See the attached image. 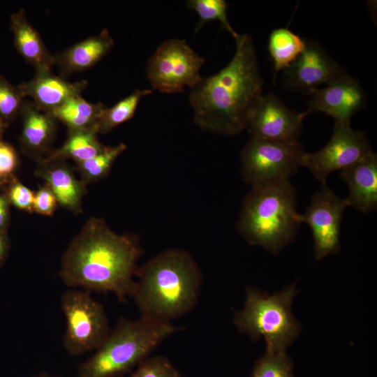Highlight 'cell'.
<instances>
[{
  "label": "cell",
  "mask_w": 377,
  "mask_h": 377,
  "mask_svg": "<svg viewBox=\"0 0 377 377\" xmlns=\"http://www.w3.org/2000/svg\"><path fill=\"white\" fill-rule=\"evenodd\" d=\"M205 59L184 40L162 43L149 59L147 77L151 87L162 93H179L194 87L201 79Z\"/></svg>",
  "instance_id": "9"
},
{
  "label": "cell",
  "mask_w": 377,
  "mask_h": 377,
  "mask_svg": "<svg viewBox=\"0 0 377 377\" xmlns=\"http://www.w3.org/2000/svg\"><path fill=\"white\" fill-rule=\"evenodd\" d=\"M87 82H71L51 71L36 72L34 77L19 85L24 97L32 98L33 103L47 112L60 106L68 99L81 96Z\"/></svg>",
  "instance_id": "15"
},
{
  "label": "cell",
  "mask_w": 377,
  "mask_h": 377,
  "mask_svg": "<svg viewBox=\"0 0 377 377\" xmlns=\"http://www.w3.org/2000/svg\"><path fill=\"white\" fill-rule=\"evenodd\" d=\"M189 9L194 10L199 17V22L195 29L198 31L206 23L219 21L221 26L232 36L237 38L239 36L231 27L227 17V3L224 0H190L187 1Z\"/></svg>",
  "instance_id": "26"
},
{
  "label": "cell",
  "mask_w": 377,
  "mask_h": 377,
  "mask_svg": "<svg viewBox=\"0 0 377 377\" xmlns=\"http://www.w3.org/2000/svg\"><path fill=\"white\" fill-rule=\"evenodd\" d=\"M17 165V156L9 144L0 142V177L7 179Z\"/></svg>",
  "instance_id": "32"
},
{
  "label": "cell",
  "mask_w": 377,
  "mask_h": 377,
  "mask_svg": "<svg viewBox=\"0 0 377 377\" xmlns=\"http://www.w3.org/2000/svg\"><path fill=\"white\" fill-rule=\"evenodd\" d=\"M24 98L19 87L11 84L0 73V119L6 125L20 114Z\"/></svg>",
  "instance_id": "28"
},
{
  "label": "cell",
  "mask_w": 377,
  "mask_h": 377,
  "mask_svg": "<svg viewBox=\"0 0 377 377\" xmlns=\"http://www.w3.org/2000/svg\"><path fill=\"white\" fill-rule=\"evenodd\" d=\"M297 293L296 282L272 295L248 286L244 308L235 313L233 323L253 341L263 337L267 351L286 353L302 331L291 310Z\"/></svg>",
  "instance_id": "6"
},
{
  "label": "cell",
  "mask_w": 377,
  "mask_h": 377,
  "mask_svg": "<svg viewBox=\"0 0 377 377\" xmlns=\"http://www.w3.org/2000/svg\"><path fill=\"white\" fill-rule=\"evenodd\" d=\"M235 42L231 61L190 89L193 121L210 133L226 135L241 133L263 95L264 81L251 36L239 35Z\"/></svg>",
  "instance_id": "2"
},
{
  "label": "cell",
  "mask_w": 377,
  "mask_h": 377,
  "mask_svg": "<svg viewBox=\"0 0 377 377\" xmlns=\"http://www.w3.org/2000/svg\"><path fill=\"white\" fill-rule=\"evenodd\" d=\"M347 184L348 206L367 214L377 208V155L373 151L360 161L341 170Z\"/></svg>",
  "instance_id": "16"
},
{
  "label": "cell",
  "mask_w": 377,
  "mask_h": 377,
  "mask_svg": "<svg viewBox=\"0 0 377 377\" xmlns=\"http://www.w3.org/2000/svg\"><path fill=\"white\" fill-rule=\"evenodd\" d=\"M296 206V190L290 179L253 186L244 199L238 232L250 245L277 255L296 237L301 223Z\"/></svg>",
  "instance_id": "4"
},
{
  "label": "cell",
  "mask_w": 377,
  "mask_h": 377,
  "mask_svg": "<svg viewBox=\"0 0 377 377\" xmlns=\"http://www.w3.org/2000/svg\"><path fill=\"white\" fill-rule=\"evenodd\" d=\"M310 96L306 115L321 112L335 121L350 122L351 117L366 103V94L360 82L346 74Z\"/></svg>",
  "instance_id": "14"
},
{
  "label": "cell",
  "mask_w": 377,
  "mask_h": 377,
  "mask_svg": "<svg viewBox=\"0 0 377 377\" xmlns=\"http://www.w3.org/2000/svg\"><path fill=\"white\" fill-rule=\"evenodd\" d=\"M130 377H181L171 362L162 355L146 358Z\"/></svg>",
  "instance_id": "29"
},
{
  "label": "cell",
  "mask_w": 377,
  "mask_h": 377,
  "mask_svg": "<svg viewBox=\"0 0 377 377\" xmlns=\"http://www.w3.org/2000/svg\"><path fill=\"white\" fill-rule=\"evenodd\" d=\"M7 181V179L0 177V187Z\"/></svg>",
  "instance_id": "37"
},
{
  "label": "cell",
  "mask_w": 377,
  "mask_h": 377,
  "mask_svg": "<svg viewBox=\"0 0 377 377\" xmlns=\"http://www.w3.org/2000/svg\"><path fill=\"white\" fill-rule=\"evenodd\" d=\"M32 377H63V376L50 375V374L47 372H40L39 374L34 375Z\"/></svg>",
  "instance_id": "35"
},
{
  "label": "cell",
  "mask_w": 377,
  "mask_h": 377,
  "mask_svg": "<svg viewBox=\"0 0 377 377\" xmlns=\"http://www.w3.org/2000/svg\"><path fill=\"white\" fill-rule=\"evenodd\" d=\"M284 71L286 84L308 95L347 74L322 45L309 40H305L304 50Z\"/></svg>",
  "instance_id": "13"
},
{
  "label": "cell",
  "mask_w": 377,
  "mask_h": 377,
  "mask_svg": "<svg viewBox=\"0 0 377 377\" xmlns=\"http://www.w3.org/2000/svg\"><path fill=\"white\" fill-rule=\"evenodd\" d=\"M305 40L287 28L274 29L269 37L268 50L275 71L287 68L302 52Z\"/></svg>",
  "instance_id": "23"
},
{
  "label": "cell",
  "mask_w": 377,
  "mask_h": 377,
  "mask_svg": "<svg viewBox=\"0 0 377 377\" xmlns=\"http://www.w3.org/2000/svg\"><path fill=\"white\" fill-rule=\"evenodd\" d=\"M306 116L305 112L290 110L276 95L268 94L260 97L246 128L252 138L295 142L301 136Z\"/></svg>",
  "instance_id": "12"
},
{
  "label": "cell",
  "mask_w": 377,
  "mask_h": 377,
  "mask_svg": "<svg viewBox=\"0 0 377 377\" xmlns=\"http://www.w3.org/2000/svg\"><path fill=\"white\" fill-rule=\"evenodd\" d=\"M132 297L141 316L170 322L195 305L202 274L193 258L179 249L165 250L138 267Z\"/></svg>",
  "instance_id": "3"
},
{
  "label": "cell",
  "mask_w": 377,
  "mask_h": 377,
  "mask_svg": "<svg viewBox=\"0 0 377 377\" xmlns=\"http://www.w3.org/2000/svg\"><path fill=\"white\" fill-rule=\"evenodd\" d=\"M151 93L149 89H135L110 108H105L97 122L98 133L105 134L131 119L142 96Z\"/></svg>",
  "instance_id": "24"
},
{
  "label": "cell",
  "mask_w": 377,
  "mask_h": 377,
  "mask_svg": "<svg viewBox=\"0 0 377 377\" xmlns=\"http://www.w3.org/2000/svg\"><path fill=\"white\" fill-rule=\"evenodd\" d=\"M10 27L15 48L35 68L36 72L51 71L55 64V56L49 52L23 9L11 15Z\"/></svg>",
  "instance_id": "19"
},
{
  "label": "cell",
  "mask_w": 377,
  "mask_h": 377,
  "mask_svg": "<svg viewBox=\"0 0 377 377\" xmlns=\"http://www.w3.org/2000/svg\"><path fill=\"white\" fill-rule=\"evenodd\" d=\"M171 322L141 316L121 318L94 354L82 362L77 377H117L138 365L163 341L178 331Z\"/></svg>",
  "instance_id": "5"
},
{
  "label": "cell",
  "mask_w": 377,
  "mask_h": 377,
  "mask_svg": "<svg viewBox=\"0 0 377 377\" xmlns=\"http://www.w3.org/2000/svg\"><path fill=\"white\" fill-rule=\"evenodd\" d=\"M114 45L107 29L75 44L55 56L63 74L82 71L91 68L103 59Z\"/></svg>",
  "instance_id": "20"
},
{
  "label": "cell",
  "mask_w": 377,
  "mask_h": 377,
  "mask_svg": "<svg viewBox=\"0 0 377 377\" xmlns=\"http://www.w3.org/2000/svg\"><path fill=\"white\" fill-rule=\"evenodd\" d=\"M10 249L7 231H0V267L6 260Z\"/></svg>",
  "instance_id": "34"
},
{
  "label": "cell",
  "mask_w": 377,
  "mask_h": 377,
  "mask_svg": "<svg viewBox=\"0 0 377 377\" xmlns=\"http://www.w3.org/2000/svg\"><path fill=\"white\" fill-rule=\"evenodd\" d=\"M141 252L137 237L116 233L91 217L66 249L59 276L67 286L112 293L122 302L133 294Z\"/></svg>",
  "instance_id": "1"
},
{
  "label": "cell",
  "mask_w": 377,
  "mask_h": 377,
  "mask_svg": "<svg viewBox=\"0 0 377 377\" xmlns=\"http://www.w3.org/2000/svg\"><path fill=\"white\" fill-rule=\"evenodd\" d=\"M126 149V145L124 143L114 146H103V149L92 158L77 163L82 180L87 184L106 177L116 159Z\"/></svg>",
  "instance_id": "25"
},
{
  "label": "cell",
  "mask_w": 377,
  "mask_h": 377,
  "mask_svg": "<svg viewBox=\"0 0 377 377\" xmlns=\"http://www.w3.org/2000/svg\"><path fill=\"white\" fill-rule=\"evenodd\" d=\"M6 126V124L0 119V142L1 140V138L3 133L4 127Z\"/></svg>",
  "instance_id": "36"
},
{
  "label": "cell",
  "mask_w": 377,
  "mask_h": 377,
  "mask_svg": "<svg viewBox=\"0 0 377 377\" xmlns=\"http://www.w3.org/2000/svg\"><path fill=\"white\" fill-rule=\"evenodd\" d=\"M84 289H69L61 297V308L66 322L63 346L72 356L96 350L110 330L104 306Z\"/></svg>",
  "instance_id": "7"
},
{
  "label": "cell",
  "mask_w": 377,
  "mask_h": 377,
  "mask_svg": "<svg viewBox=\"0 0 377 377\" xmlns=\"http://www.w3.org/2000/svg\"><path fill=\"white\" fill-rule=\"evenodd\" d=\"M350 125V122L335 121L328 143L316 152L303 155L302 166L322 183L331 172L355 164L372 151L365 134Z\"/></svg>",
  "instance_id": "10"
},
{
  "label": "cell",
  "mask_w": 377,
  "mask_h": 377,
  "mask_svg": "<svg viewBox=\"0 0 377 377\" xmlns=\"http://www.w3.org/2000/svg\"><path fill=\"white\" fill-rule=\"evenodd\" d=\"M20 114L22 117L20 138L22 149L39 161L50 148L56 131L57 119L33 102L25 101Z\"/></svg>",
  "instance_id": "18"
},
{
  "label": "cell",
  "mask_w": 377,
  "mask_h": 377,
  "mask_svg": "<svg viewBox=\"0 0 377 377\" xmlns=\"http://www.w3.org/2000/svg\"><path fill=\"white\" fill-rule=\"evenodd\" d=\"M105 108L102 103H90L81 96H77L68 99L48 113L63 122L68 130H96L98 119Z\"/></svg>",
  "instance_id": "21"
},
{
  "label": "cell",
  "mask_w": 377,
  "mask_h": 377,
  "mask_svg": "<svg viewBox=\"0 0 377 377\" xmlns=\"http://www.w3.org/2000/svg\"><path fill=\"white\" fill-rule=\"evenodd\" d=\"M10 201L6 194H0V231H7L10 218Z\"/></svg>",
  "instance_id": "33"
},
{
  "label": "cell",
  "mask_w": 377,
  "mask_h": 377,
  "mask_svg": "<svg viewBox=\"0 0 377 377\" xmlns=\"http://www.w3.org/2000/svg\"><path fill=\"white\" fill-rule=\"evenodd\" d=\"M250 377H295L293 361L286 353L266 350L255 362Z\"/></svg>",
  "instance_id": "27"
},
{
  "label": "cell",
  "mask_w": 377,
  "mask_h": 377,
  "mask_svg": "<svg viewBox=\"0 0 377 377\" xmlns=\"http://www.w3.org/2000/svg\"><path fill=\"white\" fill-rule=\"evenodd\" d=\"M57 203L54 193L50 187L45 184L34 193L33 212L43 216H52Z\"/></svg>",
  "instance_id": "31"
},
{
  "label": "cell",
  "mask_w": 377,
  "mask_h": 377,
  "mask_svg": "<svg viewBox=\"0 0 377 377\" xmlns=\"http://www.w3.org/2000/svg\"><path fill=\"white\" fill-rule=\"evenodd\" d=\"M347 207L346 200L338 197L324 182L313 195L306 212L299 214L300 222L306 223L311 230L316 260L340 252L341 225Z\"/></svg>",
  "instance_id": "11"
},
{
  "label": "cell",
  "mask_w": 377,
  "mask_h": 377,
  "mask_svg": "<svg viewBox=\"0 0 377 377\" xmlns=\"http://www.w3.org/2000/svg\"><path fill=\"white\" fill-rule=\"evenodd\" d=\"M97 135L95 129L68 130V137L64 145L50 152L42 160L71 158L77 163L88 160L97 154L104 146L98 141Z\"/></svg>",
  "instance_id": "22"
},
{
  "label": "cell",
  "mask_w": 377,
  "mask_h": 377,
  "mask_svg": "<svg viewBox=\"0 0 377 377\" xmlns=\"http://www.w3.org/2000/svg\"><path fill=\"white\" fill-rule=\"evenodd\" d=\"M6 195L10 205L19 209L33 212L34 193L20 182L13 179Z\"/></svg>",
  "instance_id": "30"
},
{
  "label": "cell",
  "mask_w": 377,
  "mask_h": 377,
  "mask_svg": "<svg viewBox=\"0 0 377 377\" xmlns=\"http://www.w3.org/2000/svg\"><path fill=\"white\" fill-rule=\"evenodd\" d=\"M304 153L299 141L283 142L251 138L240 155L242 178L251 186L289 179L302 166Z\"/></svg>",
  "instance_id": "8"
},
{
  "label": "cell",
  "mask_w": 377,
  "mask_h": 377,
  "mask_svg": "<svg viewBox=\"0 0 377 377\" xmlns=\"http://www.w3.org/2000/svg\"><path fill=\"white\" fill-rule=\"evenodd\" d=\"M36 172L50 187L61 206L75 214L82 212L86 184L75 177L64 160H40Z\"/></svg>",
  "instance_id": "17"
}]
</instances>
